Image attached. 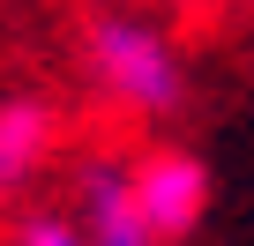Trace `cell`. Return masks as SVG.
Segmentation results:
<instances>
[{"label":"cell","mask_w":254,"mask_h":246,"mask_svg":"<svg viewBox=\"0 0 254 246\" xmlns=\"http://www.w3.org/2000/svg\"><path fill=\"white\" fill-rule=\"evenodd\" d=\"M82 75L97 82V97L127 119H180L187 112V60L172 45V30L142 8H90L75 30Z\"/></svg>","instance_id":"obj_1"},{"label":"cell","mask_w":254,"mask_h":246,"mask_svg":"<svg viewBox=\"0 0 254 246\" xmlns=\"http://www.w3.org/2000/svg\"><path fill=\"white\" fill-rule=\"evenodd\" d=\"M120 164H127V201H135V216L150 224L157 246H180V239L202 231L217 179H209V164H202L194 149H180V142H150V149L120 157Z\"/></svg>","instance_id":"obj_2"},{"label":"cell","mask_w":254,"mask_h":246,"mask_svg":"<svg viewBox=\"0 0 254 246\" xmlns=\"http://www.w3.org/2000/svg\"><path fill=\"white\" fill-rule=\"evenodd\" d=\"M60 135H67L60 104H45V97H0V201H15L60 157Z\"/></svg>","instance_id":"obj_3"},{"label":"cell","mask_w":254,"mask_h":246,"mask_svg":"<svg viewBox=\"0 0 254 246\" xmlns=\"http://www.w3.org/2000/svg\"><path fill=\"white\" fill-rule=\"evenodd\" d=\"M75 224L90 246H157L150 224L135 216V201H127V164L120 157H90L75 172Z\"/></svg>","instance_id":"obj_4"},{"label":"cell","mask_w":254,"mask_h":246,"mask_svg":"<svg viewBox=\"0 0 254 246\" xmlns=\"http://www.w3.org/2000/svg\"><path fill=\"white\" fill-rule=\"evenodd\" d=\"M8 246H90V239H82V224H75L67 209H23Z\"/></svg>","instance_id":"obj_5"}]
</instances>
